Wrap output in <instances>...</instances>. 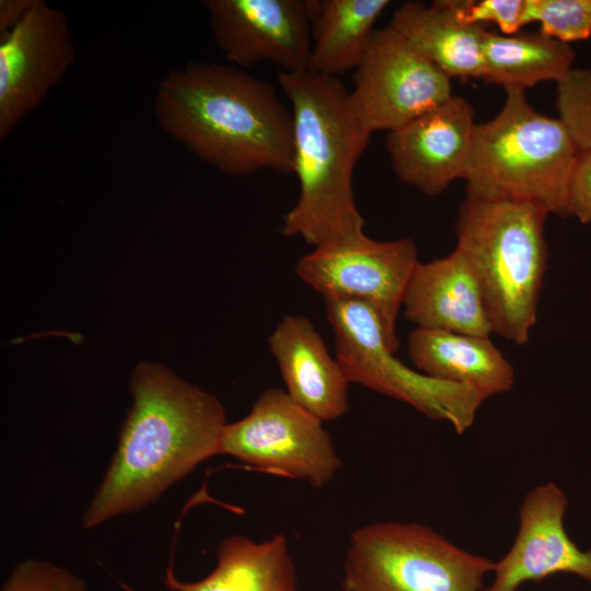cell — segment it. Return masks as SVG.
Returning <instances> with one entry per match:
<instances>
[{
	"label": "cell",
	"mask_w": 591,
	"mask_h": 591,
	"mask_svg": "<svg viewBox=\"0 0 591 591\" xmlns=\"http://www.w3.org/2000/svg\"><path fill=\"white\" fill-rule=\"evenodd\" d=\"M418 263L412 239L376 241L364 234L348 243L314 248L299 259L296 271L324 299H351L372 308L396 351L397 315Z\"/></svg>",
	"instance_id": "obj_10"
},
{
	"label": "cell",
	"mask_w": 591,
	"mask_h": 591,
	"mask_svg": "<svg viewBox=\"0 0 591 591\" xmlns=\"http://www.w3.org/2000/svg\"><path fill=\"white\" fill-rule=\"evenodd\" d=\"M36 0H1L0 34L18 25L35 4Z\"/></svg>",
	"instance_id": "obj_27"
},
{
	"label": "cell",
	"mask_w": 591,
	"mask_h": 591,
	"mask_svg": "<svg viewBox=\"0 0 591 591\" xmlns=\"http://www.w3.org/2000/svg\"><path fill=\"white\" fill-rule=\"evenodd\" d=\"M389 25L450 79H482L487 28L463 21L450 0L405 2Z\"/></svg>",
	"instance_id": "obj_18"
},
{
	"label": "cell",
	"mask_w": 591,
	"mask_h": 591,
	"mask_svg": "<svg viewBox=\"0 0 591 591\" xmlns=\"http://www.w3.org/2000/svg\"><path fill=\"white\" fill-rule=\"evenodd\" d=\"M326 315L335 334L336 359L349 382L405 402L427 417L445 420L462 434L487 397L465 385L432 379L394 355L383 324L369 305L327 298Z\"/></svg>",
	"instance_id": "obj_7"
},
{
	"label": "cell",
	"mask_w": 591,
	"mask_h": 591,
	"mask_svg": "<svg viewBox=\"0 0 591 591\" xmlns=\"http://www.w3.org/2000/svg\"><path fill=\"white\" fill-rule=\"evenodd\" d=\"M547 216L530 204L467 195L456 218L455 248L478 281L493 332L518 345L529 340L537 320Z\"/></svg>",
	"instance_id": "obj_4"
},
{
	"label": "cell",
	"mask_w": 591,
	"mask_h": 591,
	"mask_svg": "<svg viewBox=\"0 0 591 591\" xmlns=\"http://www.w3.org/2000/svg\"><path fill=\"white\" fill-rule=\"evenodd\" d=\"M407 351L421 373L487 398L509 392L515 382L512 364L489 336L417 327L408 336Z\"/></svg>",
	"instance_id": "obj_17"
},
{
	"label": "cell",
	"mask_w": 591,
	"mask_h": 591,
	"mask_svg": "<svg viewBox=\"0 0 591 591\" xmlns=\"http://www.w3.org/2000/svg\"><path fill=\"white\" fill-rule=\"evenodd\" d=\"M578 149L561 120L541 114L524 91L506 90L499 113L475 125L463 173L468 196L524 202L568 217Z\"/></svg>",
	"instance_id": "obj_5"
},
{
	"label": "cell",
	"mask_w": 591,
	"mask_h": 591,
	"mask_svg": "<svg viewBox=\"0 0 591 591\" xmlns=\"http://www.w3.org/2000/svg\"><path fill=\"white\" fill-rule=\"evenodd\" d=\"M213 40L235 67L309 69L315 0H205Z\"/></svg>",
	"instance_id": "obj_12"
},
{
	"label": "cell",
	"mask_w": 591,
	"mask_h": 591,
	"mask_svg": "<svg viewBox=\"0 0 591 591\" xmlns=\"http://www.w3.org/2000/svg\"><path fill=\"white\" fill-rule=\"evenodd\" d=\"M568 217L591 223V150L578 151L568 186Z\"/></svg>",
	"instance_id": "obj_26"
},
{
	"label": "cell",
	"mask_w": 591,
	"mask_h": 591,
	"mask_svg": "<svg viewBox=\"0 0 591 591\" xmlns=\"http://www.w3.org/2000/svg\"><path fill=\"white\" fill-rule=\"evenodd\" d=\"M452 95L451 79L387 25L372 34L348 100L372 134L396 130Z\"/></svg>",
	"instance_id": "obj_9"
},
{
	"label": "cell",
	"mask_w": 591,
	"mask_h": 591,
	"mask_svg": "<svg viewBox=\"0 0 591 591\" xmlns=\"http://www.w3.org/2000/svg\"><path fill=\"white\" fill-rule=\"evenodd\" d=\"M217 564L197 581H181L172 569L164 583L171 591H299L298 575L283 534L264 541L234 534L220 541Z\"/></svg>",
	"instance_id": "obj_19"
},
{
	"label": "cell",
	"mask_w": 591,
	"mask_h": 591,
	"mask_svg": "<svg viewBox=\"0 0 591 591\" xmlns=\"http://www.w3.org/2000/svg\"><path fill=\"white\" fill-rule=\"evenodd\" d=\"M456 14L471 24H496L501 34L513 35L526 25V0H450Z\"/></svg>",
	"instance_id": "obj_25"
},
{
	"label": "cell",
	"mask_w": 591,
	"mask_h": 591,
	"mask_svg": "<svg viewBox=\"0 0 591 591\" xmlns=\"http://www.w3.org/2000/svg\"><path fill=\"white\" fill-rule=\"evenodd\" d=\"M475 125L471 103L453 94L387 132L385 146L399 181L425 195L438 196L463 178Z\"/></svg>",
	"instance_id": "obj_14"
},
{
	"label": "cell",
	"mask_w": 591,
	"mask_h": 591,
	"mask_svg": "<svg viewBox=\"0 0 591 591\" xmlns=\"http://www.w3.org/2000/svg\"><path fill=\"white\" fill-rule=\"evenodd\" d=\"M575 51L541 32L503 35L488 31L483 46V77L506 90L563 80L573 68Z\"/></svg>",
	"instance_id": "obj_20"
},
{
	"label": "cell",
	"mask_w": 591,
	"mask_h": 591,
	"mask_svg": "<svg viewBox=\"0 0 591 591\" xmlns=\"http://www.w3.org/2000/svg\"><path fill=\"white\" fill-rule=\"evenodd\" d=\"M556 106L577 149L591 150V66L573 67L557 82Z\"/></svg>",
	"instance_id": "obj_23"
},
{
	"label": "cell",
	"mask_w": 591,
	"mask_h": 591,
	"mask_svg": "<svg viewBox=\"0 0 591 591\" xmlns=\"http://www.w3.org/2000/svg\"><path fill=\"white\" fill-rule=\"evenodd\" d=\"M76 61L66 13L36 0L24 19L0 36V140L45 99Z\"/></svg>",
	"instance_id": "obj_11"
},
{
	"label": "cell",
	"mask_w": 591,
	"mask_h": 591,
	"mask_svg": "<svg viewBox=\"0 0 591 591\" xmlns=\"http://www.w3.org/2000/svg\"><path fill=\"white\" fill-rule=\"evenodd\" d=\"M116 450L81 517L84 530L147 508L220 454L227 417L213 394L160 363H139Z\"/></svg>",
	"instance_id": "obj_1"
},
{
	"label": "cell",
	"mask_w": 591,
	"mask_h": 591,
	"mask_svg": "<svg viewBox=\"0 0 591 591\" xmlns=\"http://www.w3.org/2000/svg\"><path fill=\"white\" fill-rule=\"evenodd\" d=\"M268 343L286 392L297 404L323 422L348 412L350 382L308 317L286 315Z\"/></svg>",
	"instance_id": "obj_15"
},
{
	"label": "cell",
	"mask_w": 591,
	"mask_h": 591,
	"mask_svg": "<svg viewBox=\"0 0 591 591\" xmlns=\"http://www.w3.org/2000/svg\"><path fill=\"white\" fill-rule=\"evenodd\" d=\"M278 82L291 104L292 173L300 184L282 233L313 248L361 237L366 222L355 201L352 174L371 134L352 114L338 77L279 70Z\"/></svg>",
	"instance_id": "obj_3"
},
{
	"label": "cell",
	"mask_w": 591,
	"mask_h": 591,
	"mask_svg": "<svg viewBox=\"0 0 591 591\" xmlns=\"http://www.w3.org/2000/svg\"><path fill=\"white\" fill-rule=\"evenodd\" d=\"M1 591H88L85 580L53 561L27 558L18 563Z\"/></svg>",
	"instance_id": "obj_24"
},
{
	"label": "cell",
	"mask_w": 591,
	"mask_h": 591,
	"mask_svg": "<svg viewBox=\"0 0 591 591\" xmlns=\"http://www.w3.org/2000/svg\"><path fill=\"white\" fill-rule=\"evenodd\" d=\"M568 499L548 482L530 490L520 507V526L509 552L494 561L493 581L482 591H518L529 581L558 572L591 582V549L581 551L567 535Z\"/></svg>",
	"instance_id": "obj_13"
},
{
	"label": "cell",
	"mask_w": 591,
	"mask_h": 591,
	"mask_svg": "<svg viewBox=\"0 0 591 591\" xmlns=\"http://www.w3.org/2000/svg\"><path fill=\"white\" fill-rule=\"evenodd\" d=\"M404 316L417 327L490 336L493 326L478 281L464 255L419 262L408 282Z\"/></svg>",
	"instance_id": "obj_16"
},
{
	"label": "cell",
	"mask_w": 591,
	"mask_h": 591,
	"mask_svg": "<svg viewBox=\"0 0 591 591\" xmlns=\"http://www.w3.org/2000/svg\"><path fill=\"white\" fill-rule=\"evenodd\" d=\"M220 454L313 488L327 485L343 466L323 421L279 387L262 392L245 417L225 425Z\"/></svg>",
	"instance_id": "obj_8"
},
{
	"label": "cell",
	"mask_w": 591,
	"mask_h": 591,
	"mask_svg": "<svg viewBox=\"0 0 591 591\" xmlns=\"http://www.w3.org/2000/svg\"><path fill=\"white\" fill-rule=\"evenodd\" d=\"M160 128L219 171L293 172L292 114L274 86L233 65L188 61L160 81Z\"/></svg>",
	"instance_id": "obj_2"
},
{
	"label": "cell",
	"mask_w": 591,
	"mask_h": 591,
	"mask_svg": "<svg viewBox=\"0 0 591 591\" xmlns=\"http://www.w3.org/2000/svg\"><path fill=\"white\" fill-rule=\"evenodd\" d=\"M526 23L566 44L591 36V0H526Z\"/></svg>",
	"instance_id": "obj_22"
},
{
	"label": "cell",
	"mask_w": 591,
	"mask_h": 591,
	"mask_svg": "<svg viewBox=\"0 0 591 591\" xmlns=\"http://www.w3.org/2000/svg\"><path fill=\"white\" fill-rule=\"evenodd\" d=\"M493 567L430 526L375 522L350 535L341 591H482Z\"/></svg>",
	"instance_id": "obj_6"
},
{
	"label": "cell",
	"mask_w": 591,
	"mask_h": 591,
	"mask_svg": "<svg viewBox=\"0 0 591 591\" xmlns=\"http://www.w3.org/2000/svg\"><path fill=\"white\" fill-rule=\"evenodd\" d=\"M389 0H315L309 69L338 77L356 69Z\"/></svg>",
	"instance_id": "obj_21"
}]
</instances>
